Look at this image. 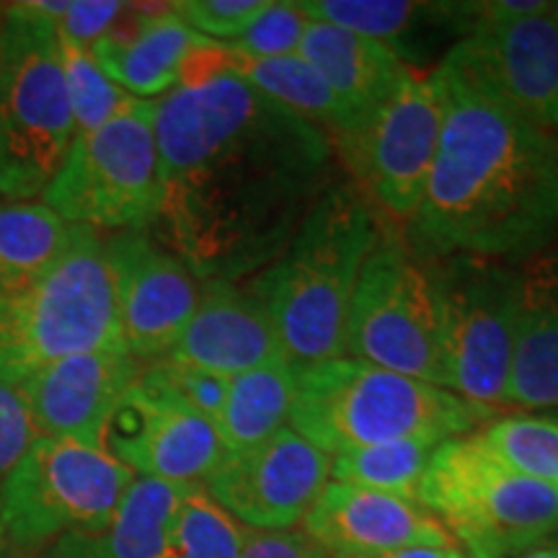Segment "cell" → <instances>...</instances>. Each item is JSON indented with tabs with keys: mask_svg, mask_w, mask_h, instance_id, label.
Returning <instances> with one entry per match:
<instances>
[{
	"mask_svg": "<svg viewBox=\"0 0 558 558\" xmlns=\"http://www.w3.org/2000/svg\"><path fill=\"white\" fill-rule=\"evenodd\" d=\"M445 122V88L435 73L411 70L369 114L331 137L337 166L367 205L401 230L422 205Z\"/></svg>",
	"mask_w": 558,
	"mask_h": 558,
	"instance_id": "cell-10",
	"label": "cell"
},
{
	"mask_svg": "<svg viewBox=\"0 0 558 558\" xmlns=\"http://www.w3.org/2000/svg\"><path fill=\"white\" fill-rule=\"evenodd\" d=\"M104 450L137 478L205 486L228 460L215 424L140 373L109 418Z\"/></svg>",
	"mask_w": 558,
	"mask_h": 558,
	"instance_id": "cell-13",
	"label": "cell"
},
{
	"mask_svg": "<svg viewBox=\"0 0 558 558\" xmlns=\"http://www.w3.org/2000/svg\"><path fill=\"white\" fill-rule=\"evenodd\" d=\"M230 73L239 75V78L246 81L248 86H254L267 99L277 101L279 107L290 109L292 114L318 124L320 130L329 132V137L354 128V122H357L352 117V111L344 107V101L324 81V75L311 62L300 58V54L254 60L233 52V68H230Z\"/></svg>",
	"mask_w": 558,
	"mask_h": 558,
	"instance_id": "cell-25",
	"label": "cell"
},
{
	"mask_svg": "<svg viewBox=\"0 0 558 558\" xmlns=\"http://www.w3.org/2000/svg\"><path fill=\"white\" fill-rule=\"evenodd\" d=\"M298 54L324 75L357 122L386 101L411 73L407 62L383 41L318 21H308Z\"/></svg>",
	"mask_w": 558,
	"mask_h": 558,
	"instance_id": "cell-22",
	"label": "cell"
},
{
	"mask_svg": "<svg viewBox=\"0 0 558 558\" xmlns=\"http://www.w3.org/2000/svg\"><path fill=\"white\" fill-rule=\"evenodd\" d=\"M153 107L130 96L107 124L73 140L47 186L45 205L68 226L90 230H150L160 209L158 145Z\"/></svg>",
	"mask_w": 558,
	"mask_h": 558,
	"instance_id": "cell-9",
	"label": "cell"
},
{
	"mask_svg": "<svg viewBox=\"0 0 558 558\" xmlns=\"http://www.w3.org/2000/svg\"><path fill=\"white\" fill-rule=\"evenodd\" d=\"M518 558H558V543H541V546L525 550Z\"/></svg>",
	"mask_w": 558,
	"mask_h": 558,
	"instance_id": "cell-39",
	"label": "cell"
},
{
	"mask_svg": "<svg viewBox=\"0 0 558 558\" xmlns=\"http://www.w3.org/2000/svg\"><path fill=\"white\" fill-rule=\"evenodd\" d=\"M39 437L32 409L19 386L0 383V484Z\"/></svg>",
	"mask_w": 558,
	"mask_h": 558,
	"instance_id": "cell-36",
	"label": "cell"
},
{
	"mask_svg": "<svg viewBox=\"0 0 558 558\" xmlns=\"http://www.w3.org/2000/svg\"><path fill=\"white\" fill-rule=\"evenodd\" d=\"M437 445L439 439L432 437H407L341 452L331 458V481L416 501Z\"/></svg>",
	"mask_w": 558,
	"mask_h": 558,
	"instance_id": "cell-28",
	"label": "cell"
},
{
	"mask_svg": "<svg viewBox=\"0 0 558 558\" xmlns=\"http://www.w3.org/2000/svg\"><path fill=\"white\" fill-rule=\"evenodd\" d=\"M494 411L393 369L339 357L298 369L290 429L337 458L407 437L450 439L492 422Z\"/></svg>",
	"mask_w": 558,
	"mask_h": 558,
	"instance_id": "cell-4",
	"label": "cell"
},
{
	"mask_svg": "<svg viewBox=\"0 0 558 558\" xmlns=\"http://www.w3.org/2000/svg\"><path fill=\"white\" fill-rule=\"evenodd\" d=\"M486 450L520 476L558 486V418L535 414L494 416L478 427Z\"/></svg>",
	"mask_w": 558,
	"mask_h": 558,
	"instance_id": "cell-29",
	"label": "cell"
},
{
	"mask_svg": "<svg viewBox=\"0 0 558 558\" xmlns=\"http://www.w3.org/2000/svg\"><path fill=\"white\" fill-rule=\"evenodd\" d=\"M520 311L507 407L558 409V243L518 262Z\"/></svg>",
	"mask_w": 558,
	"mask_h": 558,
	"instance_id": "cell-21",
	"label": "cell"
},
{
	"mask_svg": "<svg viewBox=\"0 0 558 558\" xmlns=\"http://www.w3.org/2000/svg\"><path fill=\"white\" fill-rule=\"evenodd\" d=\"M556 492H558V486H556Z\"/></svg>",
	"mask_w": 558,
	"mask_h": 558,
	"instance_id": "cell-46",
	"label": "cell"
},
{
	"mask_svg": "<svg viewBox=\"0 0 558 558\" xmlns=\"http://www.w3.org/2000/svg\"><path fill=\"white\" fill-rule=\"evenodd\" d=\"M241 558H329L303 530H246Z\"/></svg>",
	"mask_w": 558,
	"mask_h": 558,
	"instance_id": "cell-37",
	"label": "cell"
},
{
	"mask_svg": "<svg viewBox=\"0 0 558 558\" xmlns=\"http://www.w3.org/2000/svg\"><path fill=\"white\" fill-rule=\"evenodd\" d=\"M303 533L329 558H375L409 546L458 548L418 501L329 481L303 520Z\"/></svg>",
	"mask_w": 558,
	"mask_h": 558,
	"instance_id": "cell-18",
	"label": "cell"
},
{
	"mask_svg": "<svg viewBox=\"0 0 558 558\" xmlns=\"http://www.w3.org/2000/svg\"><path fill=\"white\" fill-rule=\"evenodd\" d=\"M169 360L222 378L290 365L267 303L243 279H202L197 308Z\"/></svg>",
	"mask_w": 558,
	"mask_h": 558,
	"instance_id": "cell-19",
	"label": "cell"
},
{
	"mask_svg": "<svg viewBox=\"0 0 558 558\" xmlns=\"http://www.w3.org/2000/svg\"><path fill=\"white\" fill-rule=\"evenodd\" d=\"M186 488L135 478L109 522L62 535L52 543L50 558H158L171 538Z\"/></svg>",
	"mask_w": 558,
	"mask_h": 558,
	"instance_id": "cell-23",
	"label": "cell"
},
{
	"mask_svg": "<svg viewBox=\"0 0 558 558\" xmlns=\"http://www.w3.org/2000/svg\"><path fill=\"white\" fill-rule=\"evenodd\" d=\"M390 230L349 181L313 202L288 246L254 277L292 367L347 357V320L369 251Z\"/></svg>",
	"mask_w": 558,
	"mask_h": 558,
	"instance_id": "cell-3",
	"label": "cell"
},
{
	"mask_svg": "<svg viewBox=\"0 0 558 558\" xmlns=\"http://www.w3.org/2000/svg\"><path fill=\"white\" fill-rule=\"evenodd\" d=\"M554 5H556V13H558V0H556V3H554Z\"/></svg>",
	"mask_w": 558,
	"mask_h": 558,
	"instance_id": "cell-43",
	"label": "cell"
},
{
	"mask_svg": "<svg viewBox=\"0 0 558 558\" xmlns=\"http://www.w3.org/2000/svg\"><path fill=\"white\" fill-rule=\"evenodd\" d=\"M267 3L269 0H179L173 13L199 37L230 45L254 24Z\"/></svg>",
	"mask_w": 558,
	"mask_h": 558,
	"instance_id": "cell-34",
	"label": "cell"
},
{
	"mask_svg": "<svg viewBox=\"0 0 558 558\" xmlns=\"http://www.w3.org/2000/svg\"><path fill=\"white\" fill-rule=\"evenodd\" d=\"M58 45L70 109H73L75 120V137L88 135V132L107 124L130 101V94H124L117 83H111L104 75V70L96 65L88 50H81L65 39H58Z\"/></svg>",
	"mask_w": 558,
	"mask_h": 558,
	"instance_id": "cell-31",
	"label": "cell"
},
{
	"mask_svg": "<svg viewBox=\"0 0 558 558\" xmlns=\"http://www.w3.org/2000/svg\"><path fill=\"white\" fill-rule=\"evenodd\" d=\"M452 558H465L463 554H460V550H456V554H452Z\"/></svg>",
	"mask_w": 558,
	"mask_h": 558,
	"instance_id": "cell-41",
	"label": "cell"
},
{
	"mask_svg": "<svg viewBox=\"0 0 558 558\" xmlns=\"http://www.w3.org/2000/svg\"><path fill=\"white\" fill-rule=\"evenodd\" d=\"M331 481V456L290 427L239 456H228L205 484L246 530H292L303 525Z\"/></svg>",
	"mask_w": 558,
	"mask_h": 558,
	"instance_id": "cell-15",
	"label": "cell"
},
{
	"mask_svg": "<svg viewBox=\"0 0 558 558\" xmlns=\"http://www.w3.org/2000/svg\"><path fill=\"white\" fill-rule=\"evenodd\" d=\"M70 235L73 226L45 202H0V295L47 275Z\"/></svg>",
	"mask_w": 558,
	"mask_h": 558,
	"instance_id": "cell-26",
	"label": "cell"
},
{
	"mask_svg": "<svg viewBox=\"0 0 558 558\" xmlns=\"http://www.w3.org/2000/svg\"><path fill=\"white\" fill-rule=\"evenodd\" d=\"M37 9L52 21L58 39L90 50L96 41L114 29L124 3L117 0H34Z\"/></svg>",
	"mask_w": 558,
	"mask_h": 558,
	"instance_id": "cell-33",
	"label": "cell"
},
{
	"mask_svg": "<svg viewBox=\"0 0 558 558\" xmlns=\"http://www.w3.org/2000/svg\"><path fill=\"white\" fill-rule=\"evenodd\" d=\"M160 209L153 235L197 279L259 275L331 186L329 132L235 73L179 86L153 107Z\"/></svg>",
	"mask_w": 558,
	"mask_h": 558,
	"instance_id": "cell-1",
	"label": "cell"
},
{
	"mask_svg": "<svg viewBox=\"0 0 558 558\" xmlns=\"http://www.w3.org/2000/svg\"><path fill=\"white\" fill-rule=\"evenodd\" d=\"M458 548H435V546H409L390 550V554L375 556V558H452Z\"/></svg>",
	"mask_w": 558,
	"mask_h": 558,
	"instance_id": "cell-38",
	"label": "cell"
},
{
	"mask_svg": "<svg viewBox=\"0 0 558 558\" xmlns=\"http://www.w3.org/2000/svg\"><path fill=\"white\" fill-rule=\"evenodd\" d=\"M99 349H128L101 235L73 226L60 262L0 295V383L21 386L52 362Z\"/></svg>",
	"mask_w": 558,
	"mask_h": 558,
	"instance_id": "cell-5",
	"label": "cell"
},
{
	"mask_svg": "<svg viewBox=\"0 0 558 558\" xmlns=\"http://www.w3.org/2000/svg\"><path fill=\"white\" fill-rule=\"evenodd\" d=\"M0 32H3V9H0Z\"/></svg>",
	"mask_w": 558,
	"mask_h": 558,
	"instance_id": "cell-40",
	"label": "cell"
},
{
	"mask_svg": "<svg viewBox=\"0 0 558 558\" xmlns=\"http://www.w3.org/2000/svg\"><path fill=\"white\" fill-rule=\"evenodd\" d=\"M300 9H303L308 21L339 26V29L354 32L360 37L383 41L401 60L403 41L414 34L418 24H437L450 29L448 3H416V0H300Z\"/></svg>",
	"mask_w": 558,
	"mask_h": 558,
	"instance_id": "cell-27",
	"label": "cell"
},
{
	"mask_svg": "<svg viewBox=\"0 0 558 558\" xmlns=\"http://www.w3.org/2000/svg\"><path fill=\"white\" fill-rule=\"evenodd\" d=\"M143 373L148 375L150 380L169 388L173 396H179L181 401L190 403L194 411H199L202 416H207L209 422L215 424L222 403H226L230 378H222V375L209 373V369L184 365V362L169 357L143 365Z\"/></svg>",
	"mask_w": 558,
	"mask_h": 558,
	"instance_id": "cell-35",
	"label": "cell"
},
{
	"mask_svg": "<svg viewBox=\"0 0 558 558\" xmlns=\"http://www.w3.org/2000/svg\"><path fill=\"white\" fill-rule=\"evenodd\" d=\"M243 535L246 527L230 518L205 486H190L158 558H241Z\"/></svg>",
	"mask_w": 558,
	"mask_h": 558,
	"instance_id": "cell-30",
	"label": "cell"
},
{
	"mask_svg": "<svg viewBox=\"0 0 558 558\" xmlns=\"http://www.w3.org/2000/svg\"><path fill=\"white\" fill-rule=\"evenodd\" d=\"M104 248L130 354L148 365L166 360L199 303L197 275L153 230L111 233Z\"/></svg>",
	"mask_w": 558,
	"mask_h": 558,
	"instance_id": "cell-14",
	"label": "cell"
},
{
	"mask_svg": "<svg viewBox=\"0 0 558 558\" xmlns=\"http://www.w3.org/2000/svg\"><path fill=\"white\" fill-rule=\"evenodd\" d=\"M427 264L442 388L497 414L507 407L520 311L518 264L445 256Z\"/></svg>",
	"mask_w": 558,
	"mask_h": 558,
	"instance_id": "cell-8",
	"label": "cell"
},
{
	"mask_svg": "<svg viewBox=\"0 0 558 558\" xmlns=\"http://www.w3.org/2000/svg\"><path fill=\"white\" fill-rule=\"evenodd\" d=\"M205 37L173 13V3H124L114 29L90 47V58L124 94L158 101L179 88L186 54Z\"/></svg>",
	"mask_w": 558,
	"mask_h": 558,
	"instance_id": "cell-20",
	"label": "cell"
},
{
	"mask_svg": "<svg viewBox=\"0 0 558 558\" xmlns=\"http://www.w3.org/2000/svg\"><path fill=\"white\" fill-rule=\"evenodd\" d=\"M75 140L60 45L37 3L3 9L0 32V197L47 192Z\"/></svg>",
	"mask_w": 558,
	"mask_h": 558,
	"instance_id": "cell-6",
	"label": "cell"
},
{
	"mask_svg": "<svg viewBox=\"0 0 558 558\" xmlns=\"http://www.w3.org/2000/svg\"><path fill=\"white\" fill-rule=\"evenodd\" d=\"M556 137H558V130H556Z\"/></svg>",
	"mask_w": 558,
	"mask_h": 558,
	"instance_id": "cell-45",
	"label": "cell"
},
{
	"mask_svg": "<svg viewBox=\"0 0 558 558\" xmlns=\"http://www.w3.org/2000/svg\"><path fill=\"white\" fill-rule=\"evenodd\" d=\"M416 501L471 558H518L558 530L556 486L501 465L478 429L437 445Z\"/></svg>",
	"mask_w": 558,
	"mask_h": 558,
	"instance_id": "cell-7",
	"label": "cell"
},
{
	"mask_svg": "<svg viewBox=\"0 0 558 558\" xmlns=\"http://www.w3.org/2000/svg\"><path fill=\"white\" fill-rule=\"evenodd\" d=\"M305 26L308 19L300 9V0H269L254 24L226 47L254 60L290 58L300 50Z\"/></svg>",
	"mask_w": 558,
	"mask_h": 558,
	"instance_id": "cell-32",
	"label": "cell"
},
{
	"mask_svg": "<svg viewBox=\"0 0 558 558\" xmlns=\"http://www.w3.org/2000/svg\"><path fill=\"white\" fill-rule=\"evenodd\" d=\"M143 373L130 349H99L58 360L21 383L39 435L104 448L109 418Z\"/></svg>",
	"mask_w": 558,
	"mask_h": 558,
	"instance_id": "cell-17",
	"label": "cell"
},
{
	"mask_svg": "<svg viewBox=\"0 0 558 558\" xmlns=\"http://www.w3.org/2000/svg\"><path fill=\"white\" fill-rule=\"evenodd\" d=\"M442 62L556 135L558 13L554 3L533 16L501 21L458 39Z\"/></svg>",
	"mask_w": 558,
	"mask_h": 558,
	"instance_id": "cell-16",
	"label": "cell"
},
{
	"mask_svg": "<svg viewBox=\"0 0 558 558\" xmlns=\"http://www.w3.org/2000/svg\"><path fill=\"white\" fill-rule=\"evenodd\" d=\"M3 558H19V556H3Z\"/></svg>",
	"mask_w": 558,
	"mask_h": 558,
	"instance_id": "cell-44",
	"label": "cell"
},
{
	"mask_svg": "<svg viewBox=\"0 0 558 558\" xmlns=\"http://www.w3.org/2000/svg\"><path fill=\"white\" fill-rule=\"evenodd\" d=\"M135 478L104 448L39 435L0 484V525L21 548L101 527Z\"/></svg>",
	"mask_w": 558,
	"mask_h": 558,
	"instance_id": "cell-11",
	"label": "cell"
},
{
	"mask_svg": "<svg viewBox=\"0 0 558 558\" xmlns=\"http://www.w3.org/2000/svg\"><path fill=\"white\" fill-rule=\"evenodd\" d=\"M3 535H5V533H3V525H0V541H3Z\"/></svg>",
	"mask_w": 558,
	"mask_h": 558,
	"instance_id": "cell-42",
	"label": "cell"
},
{
	"mask_svg": "<svg viewBox=\"0 0 558 558\" xmlns=\"http://www.w3.org/2000/svg\"><path fill=\"white\" fill-rule=\"evenodd\" d=\"M347 357L442 388L427 264L396 230L383 235L360 271L347 320Z\"/></svg>",
	"mask_w": 558,
	"mask_h": 558,
	"instance_id": "cell-12",
	"label": "cell"
},
{
	"mask_svg": "<svg viewBox=\"0 0 558 558\" xmlns=\"http://www.w3.org/2000/svg\"><path fill=\"white\" fill-rule=\"evenodd\" d=\"M445 122L422 205L401 230L418 259L518 264L558 239V137L448 62Z\"/></svg>",
	"mask_w": 558,
	"mask_h": 558,
	"instance_id": "cell-2",
	"label": "cell"
},
{
	"mask_svg": "<svg viewBox=\"0 0 558 558\" xmlns=\"http://www.w3.org/2000/svg\"><path fill=\"white\" fill-rule=\"evenodd\" d=\"M295 388L298 367L292 365H269L230 378L226 403L215 418L228 456L256 448L290 427Z\"/></svg>",
	"mask_w": 558,
	"mask_h": 558,
	"instance_id": "cell-24",
	"label": "cell"
}]
</instances>
